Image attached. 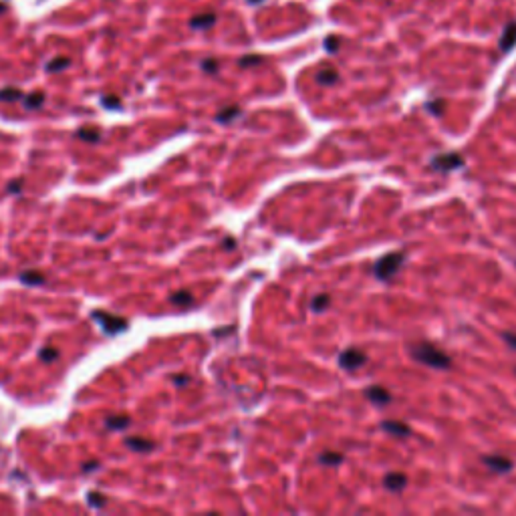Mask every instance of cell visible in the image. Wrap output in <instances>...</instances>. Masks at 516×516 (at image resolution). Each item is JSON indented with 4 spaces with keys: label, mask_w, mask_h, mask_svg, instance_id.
Listing matches in <instances>:
<instances>
[{
    "label": "cell",
    "mask_w": 516,
    "mask_h": 516,
    "mask_svg": "<svg viewBox=\"0 0 516 516\" xmlns=\"http://www.w3.org/2000/svg\"><path fill=\"white\" fill-rule=\"evenodd\" d=\"M87 502L91 504V506H105L107 504V500H105V496L103 494H95V492H91V494H87Z\"/></svg>",
    "instance_id": "23"
},
{
    "label": "cell",
    "mask_w": 516,
    "mask_h": 516,
    "mask_svg": "<svg viewBox=\"0 0 516 516\" xmlns=\"http://www.w3.org/2000/svg\"><path fill=\"white\" fill-rule=\"evenodd\" d=\"M484 464L488 466L490 470L498 472V474H504V472H510L512 470V462L508 458H502V456H486L484 458Z\"/></svg>",
    "instance_id": "6"
},
{
    "label": "cell",
    "mask_w": 516,
    "mask_h": 516,
    "mask_svg": "<svg viewBox=\"0 0 516 516\" xmlns=\"http://www.w3.org/2000/svg\"><path fill=\"white\" fill-rule=\"evenodd\" d=\"M77 135L81 139H87V141H97L99 137H101V133H99L97 129H91V127H83L77 131Z\"/></svg>",
    "instance_id": "21"
},
{
    "label": "cell",
    "mask_w": 516,
    "mask_h": 516,
    "mask_svg": "<svg viewBox=\"0 0 516 516\" xmlns=\"http://www.w3.org/2000/svg\"><path fill=\"white\" fill-rule=\"evenodd\" d=\"M57 357H59V351H57V349H53V347H45L43 351H41V359H43V361H48V363H51V361H55Z\"/></svg>",
    "instance_id": "25"
},
{
    "label": "cell",
    "mask_w": 516,
    "mask_h": 516,
    "mask_svg": "<svg viewBox=\"0 0 516 516\" xmlns=\"http://www.w3.org/2000/svg\"><path fill=\"white\" fill-rule=\"evenodd\" d=\"M21 282H24V285H43L45 276L39 270H24L21 272Z\"/></svg>",
    "instance_id": "14"
},
{
    "label": "cell",
    "mask_w": 516,
    "mask_h": 516,
    "mask_svg": "<svg viewBox=\"0 0 516 516\" xmlns=\"http://www.w3.org/2000/svg\"><path fill=\"white\" fill-rule=\"evenodd\" d=\"M504 341L512 347V349H516V333H504Z\"/></svg>",
    "instance_id": "28"
},
{
    "label": "cell",
    "mask_w": 516,
    "mask_h": 516,
    "mask_svg": "<svg viewBox=\"0 0 516 516\" xmlns=\"http://www.w3.org/2000/svg\"><path fill=\"white\" fill-rule=\"evenodd\" d=\"M214 21H216L214 14H204V16H194L190 21V24H192V28H208L214 24Z\"/></svg>",
    "instance_id": "16"
},
{
    "label": "cell",
    "mask_w": 516,
    "mask_h": 516,
    "mask_svg": "<svg viewBox=\"0 0 516 516\" xmlns=\"http://www.w3.org/2000/svg\"><path fill=\"white\" fill-rule=\"evenodd\" d=\"M22 91L16 89V87H6V89H0V101H16V99H22Z\"/></svg>",
    "instance_id": "17"
},
{
    "label": "cell",
    "mask_w": 516,
    "mask_h": 516,
    "mask_svg": "<svg viewBox=\"0 0 516 516\" xmlns=\"http://www.w3.org/2000/svg\"><path fill=\"white\" fill-rule=\"evenodd\" d=\"M125 446L131 448L133 452H149V450H154V442H147L143 438H129V440H125Z\"/></svg>",
    "instance_id": "11"
},
{
    "label": "cell",
    "mask_w": 516,
    "mask_h": 516,
    "mask_svg": "<svg viewBox=\"0 0 516 516\" xmlns=\"http://www.w3.org/2000/svg\"><path fill=\"white\" fill-rule=\"evenodd\" d=\"M21 188H22V179L19 178V179L12 181V184L8 186V192H10V194H12V192H21Z\"/></svg>",
    "instance_id": "30"
},
{
    "label": "cell",
    "mask_w": 516,
    "mask_h": 516,
    "mask_svg": "<svg viewBox=\"0 0 516 516\" xmlns=\"http://www.w3.org/2000/svg\"><path fill=\"white\" fill-rule=\"evenodd\" d=\"M429 109H434V113H436V115H440V109H442V103H440V101H436V103H429Z\"/></svg>",
    "instance_id": "32"
},
{
    "label": "cell",
    "mask_w": 516,
    "mask_h": 516,
    "mask_svg": "<svg viewBox=\"0 0 516 516\" xmlns=\"http://www.w3.org/2000/svg\"><path fill=\"white\" fill-rule=\"evenodd\" d=\"M103 105L105 107H121V103H119L117 97H105L103 99Z\"/></svg>",
    "instance_id": "27"
},
{
    "label": "cell",
    "mask_w": 516,
    "mask_h": 516,
    "mask_svg": "<svg viewBox=\"0 0 516 516\" xmlns=\"http://www.w3.org/2000/svg\"><path fill=\"white\" fill-rule=\"evenodd\" d=\"M2 10H4V6H2V4H0V12H2Z\"/></svg>",
    "instance_id": "34"
},
{
    "label": "cell",
    "mask_w": 516,
    "mask_h": 516,
    "mask_svg": "<svg viewBox=\"0 0 516 516\" xmlns=\"http://www.w3.org/2000/svg\"><path fill=\"white\" fill-rule=\"evenodd\" d=\"M105 424H107L109 429H125L131 424V420L127 418V415H113V418H107Z\"/></svg>",
    "instance_id": "15"
},
{
    "label": "cell",
    "mask_w": 516,
    "mask_h": 516,
    "mask_svg": "<svg viewBox=\"0 0 516 516\" xmlns=\"http://www.w3.org/2000/svg\"><path fill=\"white\" fill-rule=\"evenodd\" d=\"M339 81V73L335 69H321L317 73V83H321V85H333V83H337Z\"/></svg>",
    "instance_id": "12"
},
{
    "label": "cell",
    "mask_w": 516,
    "mask_h": 516,
    "mask_svg": "<svg viewBox=\"0 0 516 516\" xmlns=\"http://www.w3.org/2000/svg\"><path fill=\"white\" fill-rule=\"evenodd\" d=\"M250 2H258V0H250Z\"/></svg>",
    "instance_id": "35"
},
{
    "label": "cell",
    "mask_w": 516,
    "mask_h": 516,
    "mask_svg": "<svg viewBox=\"0 0 516 516\" xmlns=\"http://www.w3.org/2000/svg\"><path fill=\"white\" fill-rule=\"evenodd\" d=\"M22 99H24V107L26 109H37V107H41L45 103V95L43 93H32V95H26Z\"/></svg>",
    "instance_id": "18"
},
{
    "label": "cell",
    "mask_w": 516,
    "mask_h": 516,
    "mask_svg": "<svg viewBox=\"0 0 516 516\" xmlns=\"http://www.w3.org/2000/svg\"><path fill=\"white\" fill-rule=\"evenodd\" d=\"M327 305H329V296H327V294H319V296L313 301V311L321 313V311L327 309Z\"/></svg>",
    "instance_id": "24"
},
{
    "label": "cell",
    "mask_w": 516,
    "mask_h": 516,
    "mask_svg": "<svg viewBox=\"0 0 516 516\" xmlns=\"http://www.w3.org/2000/svg\"><path fill=\"white\" fill-rule=\"evenodd\" d=\"M409 355L420 361L427 367H434V369H448L452 365V359L450 355H446L442 349H438L436 345L431 343H415L409 347Z\"/></svg>",
    "instance_id": "1"
},
{
    "label": "cell",
    "mask_w": 516,
    "mask_h": 516,
    "mask_svg": "<svg viewBox=\"0 0 516 516\" xmlns=\"http://www.w3.org/2000/svg\"><path fill=\"white\" fill-rule=\"evenodd\" d=\"M365 395H367V397L371 399V402L377 404V405H385V404L391 402V393H389L385 387H379V385H371Z\"/></svg>",
    "instance_id": "8"
},
{
    "label": "cell",
    "mask_w": 516,
    "mask_h": 516,
    "mask_svg": "<svg viewBox=\"0 0 516 516\" xmlns=\"http://www.w3.org/2000/svg\"><path fill=\"white\" fill-rule=\"evenodd\" d=\"M404 258H405L404 252H391V254H385L383 258H379V262L375 264V269H373L375 276L379 280H389L391 276L397 274L399 269H402Z\"/></svg>",
    "instance_id": "2"
},
{
    "label": "cell",
    "mask_w": 516,
    "mask_h": 516,
    "mask_svg": "<svg viewBox=\"0 0 516 516\" xmlns=\"http://www.w3.org/2000/svg\"><path fill=\"white\" fill-rule=\"evenodd\" d=\"M93 319L103 327L105 333L113 335V333H121L127 329V319L123 317H113V314H107V313H93Z\"/></svg>",
    "instance_id": "3"
},
{
    "label": "cell",
    "mask_w": 516,
    "mask_h": 516,
    "mask_svg": "<svg viewBox=\"0 0 516 516\" xmlns=\"http://www.w3.org/2000/svg\"><path fill=\"white\" fill-rule=\"evenodd\" d=\"M343 462V456L341 454H335V452H325L321 456V464H327V466H337Z\"/></svg>",
    "instance_id": "22"
},
{
    "label": "cell",
    "mask_w": 516,
    "mask_h": 516,
    "mask_svg": "<svg viewBox=\"0 0 516 516\" xmlns=\"http://www.w3.org/2000/svg\"><path fill=\"white\" fill-rule=\"evenodd\" d=\"M514 46H516V22H510L500 37V48L502 51H510Z\"/></svg>",
    "instance_id": "9"
},
{
    "label": "cell",
    "mask_w": 516,
    "mask_h": 516,
    "mask_svg": "<svg viewBox=\"0 0 516 516\" xmlns=\"http://www.w3.org/2000/svg\"><path fill=\"white\" fill-rule=\"evenodd\" d=\"M462 163H464L462 156H458V154H442V156H436L431 159V168L438 170V172H448V170L460 168Z\"/></svg>",
    "instance_id": "5"
},
{
    "label": "cell",
    "mask_w": 516,
    "mask_h": 516,
    "mask_svg": "<svg viewBox=\"0 0 516 516\" xmlns=\"http://www.w3.org/2000/svg\"><path fill=\"white\" fill-rule=\"evenodd\" d=\"M381 427H383L385 431H389L391 436H399V438H405V436L411 434V429L405 424H402V422H383Z\"/></svg>",
    "instance_id": "10"
},
{
    "label": "cell",
    "mask_w": 516,
    "mask_h": 516,
    "mask_svg": "<svg viewBox=\"0 0 516 516\" xmlns=\"http://www.w3.org/2000/svg\"><path fill=\"white\" fill-rule=\"evenodd\" d=\"M325 45H327V48H329V51H335V46H337V39H327V43H325Z\"/></svg>",
    "instance_id": "31"
},
{
    "label": "cell",
    "mask_w": 516,
    "mask_h": 516,
    "mask_svg": "<svg viewBox=\"0 0 516 516\" xmlns=\"http://www.w3.org/2000/svg\"><path fill=\"white\" fill-rule=\"evenodd\" d=\"M202 69L204 71H210V73H216V71H218V63H216V61H204L202 63Z\"/></svg>",
    "instance_id": "26"
},
{
    "label": "cell",
    "mask_w": 516,
    "mask_h": 516,
    "mask_svg": "<svg viewBox=\"0 0 516 516\" xmlns=\"http://www.w3.org/2000/svg\"><path fill=\"white\" fill-rule=\"evenodd\" d=\"M170 303L176 305V307H190L194 303V296L188 291H179V292H176V294L170 296Z\"/></svg>",
    "instance_id": "13"
},
{
    "label": "cell",
    "mask_w": 516,
    "mask_h": 516,
    "mask_svg": "<svg viewBox=\"0 0 516 516\" xmlns=\"http://www.w3.org/2000/svg\"><path fill=\"white\" fill-rule=\"evenodd\" d=\"M69 59H65V57H59V59H55V61H51V63H46V71L48 73H57V71H61V69H65V67H69Z\"/></svg>",
    "instance_id": "20"
},
{
    "label": "cell",
    "mask_w": 516,
    "mask_h": 516,
    "mask_svg": "<svg viewBox=\"0 0 516 516\" xmlns=\"http://www.w3.org/2000/svg\"><path fill=\"white\" fill-rule=\"evenodd\" d=\"M365 361H367V357H365V353L359 351V349H345V351L339 355V365L347 371L359 369Z\"/></svg>",
    "instance_id": "4"
},
{
    "label": "cell",
    "mask_w": 516,
    "mask_h": 516,
    "mask_svg": "<svg viewBox=\"0 0 516 516\" xmlns=\"http://www.w3.org/2000/svg\"><path fill=\"white\" fill-rule=\"evenodd\" d=\"M93 470H99V462H87V464H83V472H93Z\"/></svg>",
    "instance_id": "29"
},
{
    "label": "cell",
    "mask_w": 516,
    "mask_h": 516,
    "mask_svg": "<svg viewBox=\"0 0 516 516\" xmlns=\"http://www.w3.org/2000/svg\"><path fill=\"white\" fill-rule=\"evenodd\" d=\"M383 484H385L387 490H391V492H399V490H404V488H405V484H407V476L402 474V472H391V474L385 476Z\"/></svg>",
    "instance_id": "7"
},
{
    "label": "cell",
    "mask_w": 516,
    "mask_h": 516,
    "mask_svg": "<svg viewBox=\"0 0 516 516\" xmlns=\"http://www.w3.org/2000/svg\"><path fill=\"white\" fill-rule=\"evenodd\" d=\"M174 381H176V383H179V385H184V383H188V377H176Z\"/></svg>",
    "instance_id": "33"
},
{
    "label": "cell",
    "mask_w": 516,
    "mask_h": 516,
    "mask_svg": "<svg viewBox=\"0 0 516 516\" xmlns=\"http://www.w3.org/2000/svg\"><path fill=\"white\" fill-rule=\"evenodd\" d=\"M238 113H240L238 107H226V109H222L218 115H216V119L222 121V123H226V121H230V119H234Z\"/></svg>",
    "instance_id": "19"
}]
</instances>
